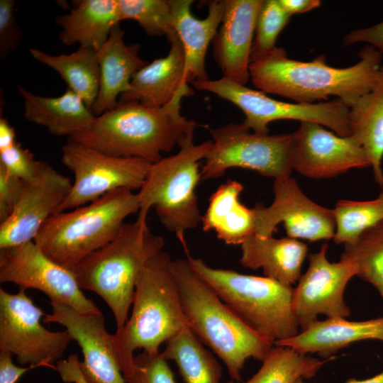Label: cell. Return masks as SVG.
I'll use <instances>...</instances> for the list:
<instances>
[{
	"instance_id": "32",
	"label": "cell",
	"mask_w": 383,
	"mask_h": 383,
	"mask_svg": "<svg viewBox=\"0 0 383 383\" xmlns=\"http://www.w3.org/2000/svg\"><path fill=\"white\" fill-rule=\"evenodd\" d=\"M333 210L335 221L334 242L353 244L364 231L383 221V191L373 200H340Z\"/></svg>"
},
{
	"instance_id": "13",
	"label": "cell",
	"mask_w": 383,
	"mask_h": 383,
	"mask_svg": "<svg viewBox=\"0 0 383 383\" xmlns=\"http://www.w3.org/2000/svg\"><path fill=\"white\" fill-rule=\"evenodd\" d=\"M0 282L20 289L43 292L50 301L67 305L81 313H101L86 297L72 271L48 257L33 241L0 249Z\"/></svg>"
},
{
	"instance_id": "25",
	"label": "cell",
	"mask_w": 383,
	"mask_h": 383,
	"mask_svg": "<svg viewBox=\"0 0 383 383\" xmlns=\"http://www.w3.org/2000/svg\"><path fill=\"white\" fill-rule=\"evenodd\" d=\"M26 120L44 126L54 135H73L88 128L95 118L85 102L67 89L61 96L46 97L34 94L21 85Z\"/></svg>"
},
{
	"instance_id": "35",
	"label": "cell",
	"mask_w": 383,
	"mask_h": 383,
	"mask_svg": "<svg viewBox=\"0 0 383 383\" xmlns=\"http://www.w3.org/2000/svg\"><path fill=\"white\" fill-rule=\"evenodd\" d=\"M290 18L279 0H263L255 24L251 62L262 58L277 47V37Z\"/></svg>"
},
{
	"instance_id": "44",
	"label": "cell",
	"mask_w": 383,
	"mask_h": 383,
	"mask_svg": "<svg viewBox=\"0 0 383 383\" xmlns=\"http://www.w3.org/2000/svg\"><path fill=\"white\" fill-rule=\"evenodd\" d=\"M16 143L15 129L3 116L0 117V151Z\"/></svg>"
},
{
	"instance_id": "38",
	"label": "cell",
	"mask_w": 383,
	"mask_h": 383,
	"mask_svg": "<svg viewBox=\"0 0 383 383\" xmlns=\"http://www.w3.org/2000/svg\"><path fill=\"white\" fill-rule=\"evenodd\" d=\"M15 1H0V55L7 56L19 45L21 33L14 15Z\"/></svg>"
},
{
	"instance_id": "31",
	"label": "cell",
	"mask_w": 383,
	"mask_h": 383,
	"mask_svg": "<svg viewBox=\"0 0 383 383\" xmlns=\"http://www.w3.org/2000/svg\"><path fill=\"white\" fill-rule=\"evenodd\" d=\"M334 358L319 360L289 347H273L262 361L259 370L243 383H296L299 379L314 377L326 362ZM226 383L235 382L229 380Z\"/></svg>"
},
{
	"instance_id": "34",
	"label": "cell",
	"mask_w": 383,
	"mask_h": 383,
	"mask_svg": "<svg viewBox=\"0 0 383 383\" xmlns=\"http://www.w3.org/2000/svg\"><path fill=\"white\" fill-rule=\"evenodd\" d=\"M121 19L135 21L150 36L169 35L172 28L170 0H118Z\"/></svg>"
},
{
	"instance_id": "30",
	"label": "cell",
	"mask_w": 383,
	"mask_h": 383,
	"mask_svg": "<svg viewBox=\"0 0 383 383\" xmlns=\"http://www.w3.org/2000/svg\"><path fill=\"white\" fill-rule=\"evenodd\" d=\"M160 354L174 362L184 383L221 382L220 364L189 328L168 340Z\"/></svg>"
},
{
	"instance_id": "2",
	"label": "cell",
	"mask_w": 383,
	"mask_h": 383,
	"mask_svg": "<svg viewBox=\"0 0 383 383\" xmlns=\"http://www.w3.org/2000/svg\"><path fill=\"white\" fill-rule=\"evenodd\" d=\"M194 91L183 89L161 108L137 101L118 102L95 117L91 126L69 138L86 147L118 157H136L154 163L181 144L196 126L180 112L181 101Z\"/></svg>"
},
{
	"instance_id": "14",
	"label": "cell",
	"mask_w": 383,
	"mask_h": 383,
	"mask_svg": "<svg viewBox=\"0 0 383 383\" xmlns=\"http://www.w3.org/2000/svg\"><path fill=\"white\" fill-rule=\"evenodd\" d=\"M274 200L270 206L257 204L255 234L272 236L277 226L283 223L288 237L310 241L330 240L335 232L333 209L321 206L306 196L291 177L276 179L272 187Z\"/></svg>"
},
{
	"instance_id": "7",
	"label": "cell",
	"mask_w": 383,
	"mask_h": 383,
	"mask_svg": "<svg viewBox=\"0 0 383 383\" xmlns=\"http://www.w3.org/2000/svg\"><path fill=\"white\" fill-rule=\"evenodd\" d=\"M138 211L137 193L117 189L87 206L53 214L33 241L52 260L72 271L89 255L109 243L124 220Z\"/></svg>"
},
{
	"instance_id": "27",
	"label": "cell",
	"mask_w": 383,
	"mask_h": 383,
	"mask_svg": "<svg viewBox=\"0 0 383 383\" xmlns=\"http://www.w3.org/2000/svg\"><path fill=\"white\" fill-rule=\"evenodd\" d=\"M121 21L118 0H82L56 22L62 28L59 38L63 44L79 43L97 51Z\"/></svg>"
},
{
	"instance_id": "4",
	"label": "cell",
	"mask_w": 383,
	"mask_h": 383,
	"mask_svg": "<svg viewBox=\"0 0 383 383\" xmlns=\"http://www.w3.org/2000/svg\"><path fill=\"white\" fill-rule=\"evenodd\" d=\"M189 328L225 364L233 381L241 379L249 358L262 361L274 343L245 324L192 268L187 258L172 261Z\"/></svg>"
},
{
	"instance_id": "45",
	"label": "cell",
	"mask_w": 383,
	"mask_h": 383,
	"mask_svg": "<svg viewBox=\"0 0 383 383\" xmlns=\"http://www.w3.org/2000/svg\"><path fill=\"white\" fill-rule=\"evenodd\" d=\"M296 383H307L305 382L303 379L298 380ZM345 383H383V371L377 375L366 379H356L354 378H350L348 379Z\"/></svg>"
},
{
	"instance_id": "43",
	"label": "cell",
	"mask_w": 383,
	"mask_h": 383,
	"mask_svg": "<svg viewBox=\"0 0 383 383\" xmlns=\"http://www.w3.org/2000/svg\"><path fill=\"white\" fill-rule=\"evenodd\" d=\"M284 9L292 16L308 12L319 7L320 0H279Z\"/></svg>"
},
{
	"instance_id": "17",
	"label": "cell",
	"mask_w": 383,
	"mask_h": 383,
	"mask_svg": "<svg viewBox=\"0 0 383 383\" xmlns=\"http://www.w3.org/2000/svg\"><path fill=\"white\" fill-rule=\"evenodd\" d=\"M313 122H301L292 133L293 170L312 178L333 177L353 168L371 167L369 157L353 135L343 137Z\"/></svg>"
},
{
	"instance_id": "20",
	"label": "cell",
	"mask_w": 383,
	"mask_h": 383,
	"mask_svg": "<svg viewBox=\"0 0 383 383\" xmlns=\"http://www.w3.org/2000/svg\"><path fill=\"white\" fill-rule=\"evenodd\" d=\"M172 28L177 35L184 51L185 83L209 79L205 59L209 43L216 36L225 12V0L209 4L205 18H195L191 12V0H170Z\"/></svg>"
},
{
	"instance_id": "28",
	"label": "cell",
	"mask_w": 383,
	"mask_h": 383,
	"mask_svg": "<svg viewBox=\"0 0 383 383\" xmlns=\"http://www.w3.org/2000/svg\"><path fill=\"white\" fill-rule=\"evenodd\" d=\"M350 135L365 150L375 182L383 187V65L372 88L350 108Z\"/></svg>"
},
{
	"instance_id": "6",
	"label": "cell",
	"mask_w": 383,
	"mask_h": 383,
	"mask_svg": "<svg viewBox=\"0 0 383 383\" xmlns=\"http://www.w3.org/2000/svg\"><path fill=\"white\" fill-rule=\"evenodd\" d=\"M191 131L174 155L152 163L137 193L139 211L136 221L147 226L150 208L165 228L174 233L189 255L185 234L201 222L196 187L201 178L199 162L205 158L212 141L196 145Z\"/></svg>"
},
{
	"instance_id": "29",
	"label": "cell",
	"mask_w": 383,
	"mask_h": 383,
	"mask_svg": "<svg viewBox=\"0 0 383 383\" xmlns=\"http://www.w3.org/2000/svg\"><path fill=\"white\" fill-rule=\"evenodd\" d=\"M31 56L57 72L68 89L79 96L91 109L99 89L100 70L96 50L79 47L70 54L52 55L30 48Z\"/></svg>"
},
{
	"instance_id": "15",
	"label": "cell",
	"mask_w": 383,
	"mask_h": 383,
	"mask_svg": "<svg viewBox=\"0 0 383 383\" xmlns=\"http://www.w3.org/2000/svg\"><path fill=\"white\" fill-rule=\"evenodd\" d=\"M327 248L323 244L318 252L309 255V267L294 288L293 308L300 331L317 321L318 315L347 318L351 313L343 294L348 282L356 275L355 266L343 255L338 262H330Z\"/></svg>"
},
{
	"instance_id": "9",
	"label": "cell",
	"mask_w": 383,
	"mask_h": 383,
	"mask_svg": "<svg viewBox=\"0 0 383 383\" xmlns=\"http://www.w3.org/2000/svg\"><path fill=\"white\" fill-rule=\"evenodd\" d=\"M212 144L201 169V180L216 179L232 168L255 171L274 179L290 177L293 135L250 132L243 123L209 130Z\"/></svg>"
},
{
	"instance_id": "8",
	"label": "cell",
	"mask_w": 383,
	"mask_h": 383,
	"mask_svg": "<svg viewBox=\"0 0 383 383\" xmlns=\"http://www.w3.org/2000/svg\"><path fill=\"white\" fill-rule=\"evenodd\" d=\"M190 266L250 328L274 343L296 335L299 325L293 308L294 288L266 277L213 268L187 256Z\"/></svg>"
},
{
	"instance_id": "1",
	"label": "cell",
	"mask_w": 383,
	"mask_h": 383,
	"mask_svg": "<svg viewBox=\"0 0 383 383\" xmlns=\"http://www.w3.org/2000/svg\"><path fill=\"white\" fill-rule=\"evenodd\" d=\"M353 65L338 68L326 64L319 55L303 62L288 57L283 48L276 47L262 58L252 62L250 78L265 94L291 99L299 104H314L335 96L348 107L374 86L382 67V54L366 45Z\"/></svg>"
},
{
	"instance_id": "22",
	"label": "cell",
	"mask_w": 383,
	"mask_h": 383,
	"mask_svg": "<svg viewBox=\"0 0 383 383\" xmlns=\"http://www.w3.org/2000/svg\"><path fill=\"white\" fill-rule=\"evenodd\" d=\"M123 35L118 25L116 26L96 51L100 83L91 109L95 116L115 108L121 95L128 89L133 76L148 64L139 55L140 45L126 44Z\"/></svg>"
},
{
	"instance_id": "36",
	"label": "cell",
	"mask_w": 383,
	"mask_h": 383,
	"mask_svg": "<svg viewBox=\"0 0 383 383\" xmlns=\"http://www.w3.org/2000/svg\"><path fill=\"white\" fill-rule=\"evenodd\" d=\"M133 360L135 372L128 383H177L167 360L160 353L151 355L143 351Z\"/></svg>"
},
{
	"instance_id": "18",
	"label": "cell",
	"mask_w": 383,
	"mask_h": 383,
	"mask_svg": "<svg viewBox=\"0 0 383 383\" xmlns=\"http://www.w3.org/2000/svg\"><path fill=\"white\" fill-rule=\"evenodd\" d=\"M52 312L43 323L62 325L80 347V368L88 383H127L123 376L112 334L106 328L102 313L79 312L60 302L50 301Z\"/></svg>"
},
{
	"instance_id": "11",
	"label": "cell",
	"mask_w": 383,
	"mask_h": 383,
	"mask_svg": "<svg viewBox=\"0 0 383 383\" xmlns=\"http://www.w3.org/2000/svg\"><path fill=\"white\" fill-rule=\"evenodd\" d=\"M61 160L74 173V180L57 213L84 206L117 189H140L152 165L141 158L111 156L71 140L62 148Z\"/></svg>"
},
{
	"instance_id": "26",
	"label": "cell",
	"mask_w": 383,
	"mask_h": 383,
	"mask_svg": "<svg viewBox=\"0 0 383 383\" xmlns=\"http://www.w3.org/2000/svg\"><path fill=\"white\" fill-rule=\"evenodd\" d=\"M243 186L236 180H228L211 194L201 218L204 231H213L226 245H241L255 234L254 208L240 201Z\"/></svg>"
},
{
	"instance_id": "19",
	"label": "cell",
	"mask_w": 383,
	"mask_h": 383,
	"mask_svg": "<svg viewBox=\"0 0 383 383\" xmlns=\"http://www.w3.org/2000/svg\"><path fill=\"white\" fill-rule=\"evenodd\" d=\"M263 0H225L224 16L213 43V56L223 77L246 85L257 15Z\"/></svg>"
},
{
	"instance_id": "24",
	"label": "cell",
	"mask_w": 383,
	"mask_h": 383,
	"mask_svg": "<svg viewBox=\"0 0 383 383\" xmlns=\"http://www.w3.org/2000/svg\"><path fill=\"white\" fill-rule=\"evenodd\" d=\"M240 262L252 270L262 268L265 277L292 286L298 282L306 257V244L286 237L274 238L253 234L241 245Z\"/></svg>"
},
{
	"instance_id": "33",
	"label": "cell",
	"mask_w": 383,
	"mask_h": 383,
	"mask_svg": "<svg viewBox=\"0 0 383 383\" xmlns=\"http://www.w3.org/2000/svg\"><path fill=\"white\" fill-rule=\"evenodd\" d=\"M355 266L356 275L370 282L383 299V221L364 231L342 254Z\"/></svg>"
},
{
	"instance_id": "23",
	"label": "cell",
	"mask_w": 383,
	"mask_h": 383,
	"mask_svg": "<svg viewBox=\"0 0 383 383\" xmlns=\"http://www.w3.org/2000/svg\"><path fill=\"white\" fill-rule=\"evenodd\" d=\"M370 339L383 341V316L361 321L345 318L317 320L296 335L274 345L327 359L353 343Z\"/></svg>"
},
{
	"instance_id": "42",
	"label": "cell",
	"mask_w": 383,
	"mask_h": 383,
	"mask_svg": "<svg viewBox=\"0 0 383 383\" xmlns=\"http://www.w3.org/2000/svg\"><path fill=\"white\" fill-rule=\"evenodd\" d=\"M12 354L0 352V383H16L28 370L35 366L21 367L13 364Z\"/></svg>"
},
{
	"instance_id": "10",
	"label": "cell",
	"mask_w": 383,
	"mask_h": 383,
	"mask_svg": "<svg viewBox=\"0 0 383 383\" xmlns=\"http://www.w3.org/2000/svg\"><path fill=\"white\" fill-rule=\"evenodd\" d=\"M192 84L238 106L245 115L243 125L256 133L268 134V124L274 121L296 120L320 124L340 136L350 135V107L338 99L314 104L288 103L225 77Z\"/></svg>"
},
{
	"instance_id": "40",
	"label": "cell",
	"mask_w": 383,
	"mask_h": 383,
	"mask_svg": "<svg viewBox=\"0 0 383 383\" xmlns=\"http://www.w3.org/2000/svg\"><path fill=\"white\" fill-rule=\"evenodd\" d=\"M359 43H365L383 54V21L370 27L353 30L344 37L346 45Z\"/></svg>"
},
{
	"instance_id": "5",
	"label": "cell",
	"mask_w": 383,
	"mask_h": 383,
	"mask_svg": "<svg viewBox=\"0 0 383 383\" xmlns=\"http://www.w3.org/2000/svg\"><path fill=\"white\" fill-rule=\"evenodd\" d=\"M165 239L137 221L124 223L116 236L72 270L82 289L99 295L112 311L121 331L133 304L135 284L148 261L162 251Z\"/></svg>"
},
{
	"instance_id": "41",
	"label": "cell",
	"mask_w": 383,
	"mask_h": 383,
	"mask_svg": "<svg viewBox=\"0 0 383 383\" xmlns=\"http://www.w3.org/2000/svg\"><path fill=\"white\" fill-rule=\"evenodd\" d=\"M79 363L78 356L72 354L67 359L58 360L55 370L65 383H88L82 374Z\"/></svg>"
},
{
	"instance_id": "3",
	"label": "cell",
	"mask_w": 383,
	"mask_h": 383,
	"mask_svg": "<svg viewBox=\"0 0 383 383\" xmlns=\"http://www.w3.org/2000/svg\"><path fill=\"white\" fill-rule=\"evenodd\" d=\"M170 255L152 257L136 282L132 311L123 329L112 334L123 376L128 383L135 372L134 352L154 355L160 345L189 328L183 311Z\"/></svg>"
},
{
	"instance_id": "16",
	"label": "cell",
	"mask_w": 383,
	"mask_h": 383,
	"mask_svg": "<svg viewBox=\"0 0 383 383\" xmlns=\"http://www.w3.org/2000/svg\"><path fill=\"white\" fill-rule=\"evenodd\" d=\"M72 183L48 162L40 161L35 174L23 181L20 199L0 226V249L34 240L44 223L56 213Z\"/></svg>"
},
{
	"instance_id": "39",
	"label": "cell",
	"mask_w": 383,
	"mask_h": 383,
	"mask_svg": "<svg viewBox=\"0 0 383 383\" xmlns=\"http://www.w3.org/2000/svg\"><path fill=\"white\" fill-rule=\"evenodd\" d=\"M23 188V181L0 165V222L5 221L16 206Z\"/></svg>"
},
{
	"instance_id": "12",
	"label": "cell",
	"mask_w": 383,
	"mask_h": 383,
	"mask_svg": "<svg viewBox=\"0 0 383 383\" xmlns=\"http://www.w3.org/2000/svg\"><path fill=\"white\" fill-rule=\"evenodd\" d=\"M43 311L26 289L11 294L0 289V352L14 355L21 365L47 366L61 360L73 340L69 332L50 331L40 322Z\"/></svg>"
},
{
	"instance_id": "21",
	"label": "cell",
	"mask_w": 383,
	"mask_h": 383,
	"mask_svg": "<svg viewBox=\"0 0 383 383\" xmlns=\"http://www.w3.org/2000/svg\"><path fill=\"white\" fill-rule=\"evenodd\" d=\"M167 36L170 43L167 56L154 60L136 72L118 102L137 101L146 106L161 108L189 86L184 81L182 44L174 31Z\"/></svg>"
},
{
	"instance_id": "37",
	"label": "cell",
	"mask_w": 383,
	"mask_h": 383,
	"mask_svg": "<svg viewBox=\"0 0 383 383\" xmlns=\"http://www.w3.org/2000/svg\"><path fill=\"white\" fill-rule=\"evenodd\" d=\"M39 162L35 160L30 150L23 148L18 142L0 151V165L23 181L28 180L35 174Z\"/></svg>"
}]
</instances>
